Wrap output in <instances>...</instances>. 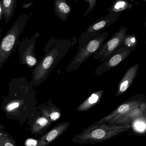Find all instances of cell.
<instances>
[{"label":"cell","instance_id":"cell-13","mask_svg":"<svg viewBox=\"0 0 146 146\" xmlns=\"http://www.w3.org/2000/svg\"><path fill=\"white\" fill-rule=\"evenodd\" d=\"M139 63L131 66L127 70L118 83L116 97L121 96L129 88L136 77L139 68Z\"/></svg>","mask_w":146,"mask_h":146},{"label":"cell","instance_id":"cell-15","mask_svg":"<svg viewBox=\"0 0 146 146\" xmlns=\"http://www.w3.org/2000/svg\"><path fill=\"white\" fill-rule=\"evenodd\" d=\"M142 117H146V113H144L141 111L139 106L138 107L131 110L127 113L109 123L119 125H131V123H133L135 120Z\"/></svg>","mask_w":146,"mask_h":146},{"label":"cell","instance_id":"cell-26","mask_svg":"<svg viewBox=\"0 0 146 146\" xmlns=\"http://www.w3.org/2000/svg\"><path fill=\"white\" fill-rule=\"evenodd\" d=\"M144 2H146V0H143Z\"/></svg>","mask_w":146,"mask_h":146},{"label":"cell","instance_id":"cell-14","mask_svg":"<svg viewBox=\"0 0 146 146\" xmlns=\"http://www.w3.org/2000/svg\"><path fill=\"white\" fill-rule=\"evenodd\" d=\"M37 109L52 123L57 121L61 116V109L53 103L51 99L49 100L47 103L37 106Z\"/></svg>","mask_w":146,"mask_h":146},{"label":"cell","instance_id":"cell-2","mask_svg":"<svg viewBox=\"0 0 146 146\" xmlns=\"http://www.w3.org/2000/svg\"><path fill=\"white\" fill-rule=\"evenodd\" d=\"M72 43L69 38H58L55 39L51 47L46 46L45 54L32 73L31 82L33 86H40L46 80L51 72L68 54Z\"/></svg>","mask_w":146,"mask_h":146},{"label":"cell","instance_id":"cell-1","mask_svg":"<svg viewBox=\"0 0 146 146\" xmlns=\"http://www.w3.org/2000/svg\"><path fill=\"white\" fill-rule=\"evenodd\" d=\"M36 95L33 85L26 77L13 78L9 83L7 94L3 96L1 110L7 118L23 125L37 109Z\"/></svg>","mask_w":146,"mask_h":146},{"label":"cell","instance_id":"cell-8","mask_svg":"<svg viewBox=\"0 0 146 146\" xmlns=\"http://www.w3.org/2000/svg\"><path fill=\"white\" fill-rule=\"evenodd\" d=\"M39 33H36L31 37H27L19 42V52L21 65H26L29 68L36 66L39 61L36 58L35 53V45Z\"/></svg>","mask_w":146,"mask_h":146},{"label":"cell","instance_id":"cell-11","mask_svg":"<svg viewBox=\"0 0 146 146\" xmlns=\"http://www.w3.org/2000/svg\"><path fill=\"white\" fill-rule=\"evenodd\" d=\"M26 122L27 130L35 138L46 133L53 123L43 116L37 109Z\"/></svg>","mask_w":146,"mask_h":146},{"label":"cell","instance_id":"cell-5","mask_svg":"<svg viewBox=\"0 0 146 146\" xmlns=\"http://www.w3.org/2000/svg\"><path fill=\"white\" fill-rule=\"evenodd\" d=\"M109 35V33L107 31L100 33L79 49L66 68V72H71L77 70L90 56L95 54L100 45L107 39Z\"/></svg>","mask_w":146,"mask_h":146},{"label":"cell","instance_id":"cell-24","mask_svg":"<svg viewBox=\"0 0 146 146\" xmlns=\"http://www.w3.org/2000/svg\"><path fill=\"white\" fill-rule=\"evenodd\" d=\"M5 128V126L4 125L0 123V130H1V129H4Z\"/></svg>","mask_w":146,"mask_h":146},{"label":"cell","instance_id":"cell-20","mask_svg":"<svg viewBox=\"0 0 146 146\" xmlns=\"http://www.w3.org/2000/svg\"><path fill=\"white\" fill-rule=\"evenodd\" d=\"M0 146H18L15 140L4 129L0 130Z\"/></svg>","mask_w":146,"mask_h":146},{"label":"cell","instance_id":"cell-12","mask_svg":"<svg viewBox=\"0 0 146 146\" xmlns=\"http://www.w3.org/2000/svg\"><path fill=\"white\" fill-rule=\"evenodd\" d=\"M70 123L63 122L56 125L38 139L36 146H49L54 143L68 129Z\"/></svg>","mask_w":146,"mask_h":146},{"label":"cell","instance_id":"cell-18","mask_svg":"<svg viewBox=\"0 0 146 146\" xmlns=\"http://www.w3.org/2000/svg\"><path fill=\"white\" fill-rule=\"evenodd\" d=\"M17 0H2V11L5 24H7L13 18L16 6Z\"/></svg>","mask_w":146,"mask_h":146},{"label":"cell","instance_id":"cell-19","mask_svg":"<svg viewBox=\"0 0 146 146\" xmlns=\"http://www.w3.org/2000/svg\"><path fill=\"white\" fill-rule=\"evenodd\" d=\"M134 0H115L112 6L109 9V13H118L131 9L134 3Z\"/></svg>","mask_w":146,"mask_h":146},{"label":"cell","instance_id":"cell-16","mask_svg":"<svg viewBox=\"0 0 146 146\" xmlns=\"http://www.w3.org/2000/svg\"><path fill=\"white\" fill-rule=\"evenodd\" d=\"M54 11L56 16L61 20L66 21L71 11V6L67 0H55Z\"/></svg>","mask_w":146,"mask_h":146},{"label":"cell","instance_id":"cell-21","mask_svg":"<svg viewBox=\"0 0 146 146\" xmlns=\"http://www.w3.org/2000/svg\"><path fill=\"white\" fill-rule=\"evenodd\" d=\"M137 44V38L134 34H127L123 42V46L129 48H136Z\"/></svg>","mask_w":146,"mask_h":146},{"label":"cell","instance_id":"cell-7","mask_svg":"<svg viewBox=\"0 0 146 146\" xmlns=\"http://www.w3.org/2000/svg\"><path fill=\"white\" fill-rule=\"evenodd\" d=\"M121 12L115 13H109L105 16H103L94 22L88 27L86 31L81 33L79 39L78 49L83 47L89 41L101 33L105 28L119 19Z\"/></svg>","mask_w":146,"mask_h":146},{"label":"cell","instance_id":"cell-6","mask_svg":"<svg viewBox=\"0 0 146 146\" xmlns=\"http://www.w3.org/2000/svg\"><path fill=\"white\" fill-rule=\"evenodd\" d=\"M127 28L122 26L115 34L106 42H104L98 49L92 58L100 60V63L107 60L120 47L123 46V42L127 35Z\"/></svg>","mask_w":146,"mask_h":146},{"label":"cell","instance_id":"cell-22","mask_svg":"<svg viewBox=\"0 0 146 146\" xmlns=\"http://www.w3.org/2000/svg\"><path fill=\"white\" fill-rule=\"evenodd\" d=\"M81 1V0H74L75 2L78 1ZM83 1L87 2L89 4V6H88L87 9L86 10L83 15V16H86L90 12H91L95 7L96 4H97V0H83Z\"/></svg>","mask_w":146,"mask_h":146},{"label":"cell","instance_id":"cell-3","mask_svg":"<svg viewBox=\"0 0 146 146\" xmlns=\"http://www.w3.org/2000/svg\"><path fill=\"white\" fill-rule=\"evenodd\" d=\"M131 128L130 124L119 125L109 123L92 124L71 138V141L73 143L79 145H93L110 139L129 131Z\"/></svg>","mask_w":146,"mask_h":146},{"label":"cell","instance_id":"cell-9","mask_svg":"<svg viewBox=\"0 0 146 146\" xmlns=\"http://www.w3.org/2000/svg\"><path fill=\"white\" fill-rule=\"evenodd\" d=\"M135 48H128L125 46L120 47L113 54L97 68L94 71V74L99 76L116 67L135 50Z\"/></svg>","mask_w":146,"mask_h":146},{"label":"cell","instance_id":"cell-10","mask_svg":"<svg viewBox=\"0 0 146 146\" xmlns=\"http://www.w3.org/2000/svg\"><path fill=\"white\" fill-rule=\"evenodd\" d=\"M143 101H144L143 99L140 95L132 97L128 100L123 102L110 114L99 121L95 122L93 125L104 124L113 121L131 110L139 106L140 104Z\"/></svg>","mask_w":146,"mask_h":146},{"label":"cell","instance_id":"cell-25","mask_svg":"<svg viewBox=\"0 0 146 146\" xmlns=\"http://www.w3.org/2000/svg\"><path fill=\"white\" fill-rule=\"evenodd\" d=\"M1 28H0V39H1Z\"/></svg>","mask_w":146,"mask_h":146},{"label":"cell","instance_id":"cell-17","mask_svg":"<svg viewBox=\"0 0 146 146\" xmlns=\"http://www.w3.org/2000/svg\"><path fill=\"white\" fill-rule=\"evenodd\" d=\"M104 92V90H101L92 94L76 108V111H87L97 105L101 101Z\"/></svg>","mask_w":146,"mask_h":146},{"label":"cell","instance_id":"cell-4","mask_svg":"<svg viewBox=\"0 0 146 146\" xmlns=\"http://www.w3.org/2000/svg\"><path fill=\"white\" fill-rule=\"evenodd\" d=\"M28 16L27 14H21L11 28L0 41V69L19 45V38L23 32Z\"/></svg>","mask_w":146,"mask_h":146},{"label":"cell","instance_id":"cell-23","mask_svg":"<svg viewBox=\"0 0 146 146\" xmlns=\"http://www.w3.org/2000/svg\"><path fill=\"white\" fill-rule=\"evenodd\" d=\"M2 15V11L1 3H0V19Z\"/></svg>","mask_w":146,"mask_h":146}]
</instances>
